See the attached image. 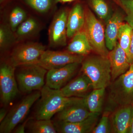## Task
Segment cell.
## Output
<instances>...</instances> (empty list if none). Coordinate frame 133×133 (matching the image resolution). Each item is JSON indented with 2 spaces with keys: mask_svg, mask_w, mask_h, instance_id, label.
<instances>
[{
  "mask_svg": "<svg viewBox=\"0 0 133 133\" xmlns=\"http://www.w3.org/2000/svg\"><path fill=\"white\" fill-rule=\"evenodd\" d=\"M26 127L31 133H56L57 132L54 122L51 119L33 120L30 119Z\"/></svg>",
  "mask_w": 133,
  "mask_h": 133,
  "instance_id": "obj_24",
  "label": "cell"
},
{
  "mask_svg": "<svg viewBox=\"0 0 133 133\" xmlns=\"http://www.w3.org/2000/svg\"><path fill=\"white\" fill-rule=\"evenodd\" d=\"M85 32L92 50L98 55L108 57L109 51L106 45L104 26L88 8L84 10Z\"/></svg>",
  "mask_w": 133,
  "mask_h": 133,
  "instance_id": "obj_5",
  "label": "cell"
},
{
  "mask_svg": "<svg viewBox=\"0 0 133 133\" xmlns=\"http://www.w3.org/2000/svg\"><path fill=\"white\" fill-rule=\"evenodd\" d=\"M109 112H105L97 125L93 129L92 133H108L111 130V124L108 116Z\"/></svg>",
  "mask_w": 133,
  "mask_h": 133,
  "instance_id": "obj_28",
  "label": "cell"
},
{
  "mask_svg": "<svg viewBox=\"0 0 133 133\" xmlns=\"http://www.w3.org/2000/svg\"><path fill=\"white\" fill-rule=\"evenodd\" d=\"M99 114L92 113L84 120L75 123H67L56 120L53 122L58 133H91L96 125Z\"/></svg>",
  "mask_w": 133,
  "mask_h": 133,
  "instance_id": "obj_12",
  "label": "cell"
},
{
  "mask_svg": "<svg viewBox=\"0 0 133 133\" xmlns=\"http://www.w3.org/2000/svg\"><path fill=\"white\" fill-rule=\"evenodd\" d=\"M69 11L62 8L55 13L48 32L49 45L57 48L66 45L67 21Z\"/></svg>",
  "mask_w": 133,
  "mask_h": 133,
  "instance_id": "obj_9",
  "label": "cell"
},
{
  "mask_svg": "<svg viewBox=\"0 0 133 133\" xmlns=\"http://www.w3.org/2000/svg\"><path fill=\"white\" fill-rule=\"evenodd\" d=\"M10 0H0L1 7L3 8Z\"/></svg>",
  "mask_w": 133,
  "mask_h": 133,
  "instance_id": "obj_34",
  "label": "cell"
},
{
  "mask_svg": "<svg viewBox=\"0 0 133 133\" xmlns=\"http://www.w3.org/2000/svg\"><path fill=\"white\" fill-rule=\"evenodd\" d=\"M92 113L89 111L84 102V99L65 108L56 114V121L75 123L84 120Z\"/></svg>",
  "mask_w": 133,
  "mask_h": 133,
  "instance_id": "obj_13",
  "label": "cell"
},
{
  "mask_svg": "<svg viewBox=\"0 0 133 133\" xmlns=\"http://www.w3.org/2000/svg\"><path fill=\"white\" fill-rule=\"evenodd\" d=\"M42 28V24L37 19L34 17L29 16L15 32L17 43L25 42L36 36Z\"/></svg>",
  "mask_w": 133,
  "mask_h": 133,
  "instance_id": "obj_16",
  "label": "cell"
},
{
  "mask_svg": "<svg viewBox=\"0 0 133 133\" xmlns=\"http://www.w3.org/2000/svg\"><path fill=\"white\" fill-rule=\"evenodd\" d=\"M85 56L67 51L46 50L41 56L38 64L48 70L61 68L73 63H81Z\"/></svg>",
  "mask_w": 133,
  "mask_h": 133,
  "instance_id": "obj_10",
  "label": "cell"
},
{
  "mask_svg": "<svg viewBox=\"0 0 133 133\" xmlns=\"http://www.w3.org/2000/svg\"><path fill=\"white\" fill-rule=\"evenodd\" d=\"M46 47L41 43L22 42L15 45L10 53L9 61L16 67L21 65L38 64Z\"/></svg>",
  "mask_w": 133,
  "mask_h": 133,
  "instance_id": "obj_7",
  "label": "cell"
},
{
  "mask_svg": "<svg viewBox=\"0 0 133 133\" xmlns=\"http://www.w3.org/2000/svg\"><path fill=\"white\" fill-rule=\"evenodd\" d=\"M119 2L125 12L124 19L133 28V0H119Z\"/></svg>",
  "mask_w": 133,
  "mask_h": 133,
  "instance_id": "obj_29",
  "label": "cell"
},
{
  "mask_svg": "<svg viewBox=\"0 0 133 133\" xmlns=\"http://www.w3.org/2000/svg\"><path fill=\"white\" fill-rule=\"evenodd\" d=\"M128 133H133V107H132V116H131V123Z\"/></svg>",
  "mask_w": 133,
  "mask_h": 133,
  "instance_id": "obj_33",
  "label": "cell"
},
{
  "mask_svg": "<svg viewBox=\"0 0 133 133\" xmlns=\"http://www.w3.org/2000/svg\"><path fill=\"white\" fill-rule=\"evenodd\" d=\"M84 23V9L81 4L77 3L69 12L67 21V38H72L81 31Z\"/></svg>",
  "mask_w": 133,
  "mask_h": 133,
  "instance_id": "obj_17",
  "label": "cell"
},
{
  "mask_svg": "<svg viewBox=\"0 0 133 133\" xmlns=\"http://www.w3.org/2000/svg\"><path fill=\"white\" fill-rule=\"evenodd\" d=\"M93 89L92 83L84 74L67 83L59 90L62 95L66 97L84 98Z\"/></svg>",
  "mask_w": 133,
  "mask_h": 133,
  "instance_id": "obj_14",
  "label": "cell"
},
{
  "mask_svg": "<svg viewBox=\"0 0 133 133\" xmlns=\"http://www.w3.org/2000/svg\"><path fill=\"white\" fill-rule=\"evenodd\" d=\"M17 43L14 32L4 23L0 25V49L5 51L16 45Z\"/></svg>",
  "mask_w": 133,
  "mask_h": 133,
  "instance_id": "obj_25",
  "label": "cell"
},
{
  "mask_svg": "<svg viewBox=\"0 0 133 133\" xmlns=\"http://www.w3.org/2000/svg\"><path fill=\"white\" fill-rule=\"evenodd\" d=\"M37 14L48 15L54 12L59 0H19Z\"/></svg>",
  "mask_w": 133,
  "mask_h": 133,
  "instance_id": "obj_22",
  "label": "cell"
},
{
  "mask_svg": "<svg viewBox=\"0 0 133 133\" xmlns=\"http://www.w3.org/2000/svg\"><path fill=\"white\" fill-rule=\"evenodd\" d=\"M8 112L6 109L2 108L0 110V123L5 118L7 115Z\"/></svg>",
  "mask_w": 133,
  "mask_h": 133,
  "instance_id": "obj_32",
  "label": "cell"
},
{
  "mask_svg": "<svg viewBox=\"0 0 133 133\" xmlns=\"http://www.w3.org/2000/svg\"><path fill=\"white\" fill-rule=\"evenodd\" d=\"M29 118L27 119L26 121L24 122L22 124L20 125L19 126H17V127L15 129L14 131V133H24L25 132V128L26 127L28 122V121Z\"/></svg>",
  "mask_w": 133,
  "mask_h": 133,
  "instance_id": "obj_30",
  "label": "cell"
},
{
  "mask_svg": "<svg viewBox=\"0 0 133 133\" xmlns=\"http://www.w3.org/2000/svg\"><path fill=\"white\" fill-rule=\"evenodd\" d=\"M124 18L121 13L116 12L107 22L105 30L106 45L109 50H112L116 45L119 29Z\"/></svg>",
  "mask_w": 133,
  "mask_h": 133,
  "instance_id": "obj_18",
  "label": "cell"
},
{
  "mask_svg": "<svg viewBox=\"0 0 133 133\" xmlns=\"http://www.w3.org/2000/svg\"><path fill=\"white\" fill-rule=\"evenodd\" d=\"M128 59L129 63L131 64L133 63V29L132 32V38H131L130 49H129Z\"/></svg>",
  "mask_w": 133,
  "mask_h": 133,
  "instance_id": "obj_31",
  "label": "cell"
},
{
  "mask_svg": "<svg viewBox=\"0 0 133 133\" xmlns=\"http://www.w3.org/2000/svg\"><path fill=\"white\" fill-rule=\"evenodd\" d=\"M48 70L38 64L26 65L16 68L15 76L19 91L29 93L42 90Z\"/></svg>",
  "mask_w": 133,
  "mask_h": 133,
  "instance_id": "obj_3",
  "label": "cell"
},
{
  "mask_svg": "<svg viewBox=\"0 0 133 133\" xmlns=\"http://www.w3.org/2000/svg\"><path fill=\"white\" fill-rule=\"evenodd\" d=\"M16 67L9 62H2L0 66V92L2 103L8 105L16 97L19 89L15 76Z\"/></svg>",
  "mask_w": 133,
  "mask_h": 133,
  "instance_id": "obj_8",
  "label": "cell"
},
{
  "mask_svg": "<svg viewBox=\"0 0 133 133\" xmlns=\"http://www.w3.org/2000/svg\"><path fill=\"white\" fill-rule=\"evenodd\" d=\"M81 64L73 63L48 70L45 77V85L51 89L60 90L76 74Z\"/></svg>",
  "mask_w": 133,
  "mask_h": 133,
  "instance_id": "obj_11",
  "label": "cell"
},
{
  "mask_svg": "<svg viewBox=\"0 0 133 133\" xmlns=\"http://www.w3.org/2000/svg\"><path fill=\"white\" fill-rule=\"evenodd\" d=\"M132 107L124 106L120 107L112 116V128L114 132H128L131 123Z\"/></svg>",
  "mask_w": 133,
  "mask_h": 133,
  "instance_id": "obj_19",
  "label": "cell"
},
{
  "mask_svg": "<svg viewBox=\"0 0 133 133\" xmlns=\"http://www.w3.org/2000/svg\"><path fill=\"white\" fill-rule=\"evenodd\" d=\"M77 0H59V3H65L71 2Z\"/></svg>",
  "mask_w": 133,
  "mask_h": 133,
  "instance_id": "obj_35",
  "label": "cell"
},
{
  "mask_svg": "<svg viewBox=\"0 0 133 133\" xmlns=\"http://www.w3.org/2000/svg\"><path fill=\"white\" fill-rule=\"evenodd\" d=\"M81 64V71L91 81L93 89L105 88L109 85L111 75L108 57L90 56L84 58Z\"/></svg>",
  "mask_w": 133,
  "mask_h": 133,
  "instance_id": "obj_2",
  "label": "cell"
},
{
  "mask_svg": "<svg viewBox=\"0 0 133 133\" xmlns=\"http://www.w3.org/2000/svg\"><path fill=\"white\" fill-rule=\"evenodd\" d=\"M105 88L93 89L84 98L85 103L91 112L100 113L102 111Z\"/></svg>",
  "mask_w": 133,
  "mask_h": 133,
  "instance_id": "obj_23",
  "label": "cell"
},
{
  "mask_svg": "<svg viewBox=\"0 0 133 133\" xmlns=\"http://www.w3.org/2000/svg\"><path fill=\"white\" fill-rule=\"evenodd\" d=\"M72 38L67 46V51L72 54L85 56L93 50L88 37L84 30L79 31Z\"/></svg>",
  "mask_w": 133,
  "mask_h": 133,
  "instance_id": "obj_21",
  "label": "cell"
},
{
  "mask_svg": "<svg viewBox=\"0 0 133 133\" xmlns=\"http://www.w3.org/2000/svg\"><path fill=\"white\" fill-rule=\"evenodd\" d=\"M3 22L15 32L18 27L29 16L24 8L18 3H12L6 9Z\"/></svg>",
  "mask_w": 133,
  "mask_h": 133,
  "instance_id": "obj_20",
  "label": "cell"
},
{
  "mask_svg": "<svg viewBox=\"0 0 133 133\" xmlns=\"http://www.w3.org/2000/svg\"><path fill=\"white\" fill-rule=\"evenodd\" d=\"M108 58L110 61L111 75L113 81L128 70L131 65L126 52L118 42L109 52Z\"/></svg>",
  "mask_w": 133,
  "mask_h": 133,
  "instance_id": "obj_15",
  "label": "cell"
},
{
  "mask_svg": "<svg viewBox=\"0 0 133 133\" xmlns=\"http://www.w3.org/2000/svg\"><path fill=\"white\" fill-rule=\"evenodd\" d=\"M41 96V91L35 92L29 94L15 105L1 122L0 133L12 132L25 119L33 104L39 99Z\"/></svg>",
  "mask_w": 133,
  "mask_h": 133,
  "instance_id": "obj_6",
  "label": "cell"
},
{
  "mask_svg": "<svg viewBox=\"0 0 133 133\" xmlns=\"http://www.w3.org/2000/svg\"><path fill=\"white\" fill-rule=\"evenodd\" d=\"M133 96V63L128 70L114 80L110 87L108 97L110 106L128 105Z\"/></svg>",
  "mask_w": 133,
  "mask_h": 133,
  "instance_id": "obj_4",
  "label": "cell"
},
{
  "mask_svg": "<svg viewBox=\"0 0 133 133\" xmlns=\"http://www.w3.org/2000/svg\"><path fill=\"white\" fill-rule=\"evenodd\" d=\"M133 29L128 23H122L119 29L118 34V39L119 44L125 51L128 58Z\"/></svg>",
  "mask_w": 133,
  "mask_h": 133,
  "instance_id": "obj_26",
  "label": "cell"
},
{
  "mask_svg": "<svg viewBox=\"0 0 133 133\" xmlns=\"http://www.w3.org/2000/svg\"><path fill=\"white\" fill-rule=\"evenodd\" d=\"M91 3L98 16L107 22L112 15L109 7L104 0H91Z\"/></svg>",
  "mask_w": 133,
  "mask_h": 133,
  "instance_id": "obj_27",
  "label": "cell"
},
{
  "mask_svg": "<svg viewBox=\"0 0 133 133\" xmlns=\"http://www.w3.org/2000/svg\"><path fill=\"white\" fill-rule=\"evenodd\" d=\"M35 112L38 119H51V118L65 108L83 100L84 98L66 97L62 95L59 90H55L45 85L41 91Z\"/></svg>",
  "mask_w": 133,
  "mask_h": 133,
  "instance_id": "obj_1",
  "label": "cell"
}]
</instances>
